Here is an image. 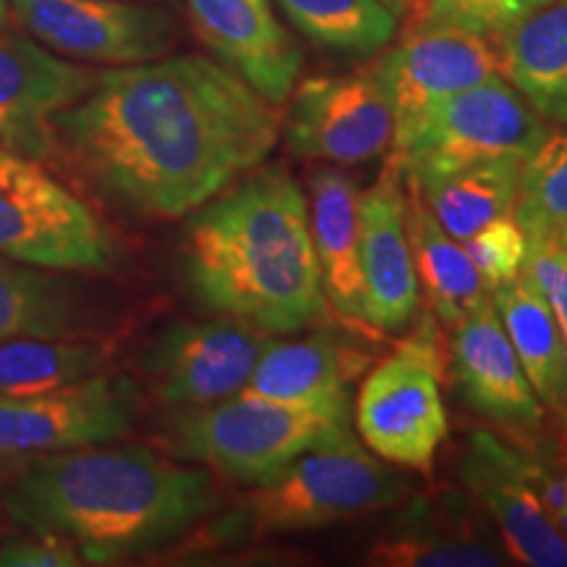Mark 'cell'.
<instances>
[{
	"mask_svg": "<svg viewBox=\"0 0 567 567\" xmlns=\"http://www.w3.org/2000/svg\"><path fill=\"white\" fill-rule=\"evenodd\" d=\"M279 109L231 69L184 53L97 71L55 113V153L116 210L184 218L252 168L281 137Z\"/></svg>",
	"mask_w": 567,
	"mask_h": 567,
	"instance_id": "obj_1",
	"label": "cell"
},
{
	"mask_svg": "<svg viewBox=\"0 0 567 567\" xmlns=\"http://www.w3.org/2000/svg\"><path fill=\"white\" fill-rule=\"evenodd\" d=\"M216 502L210 471L116 442L24 457L3 486L6 515L19 528L66 538L90 565L172 547Z\"/></svg>",
	"mask_w": 567,
	"mask_h": 567,
	"instance_id": "obj_2",
	"label": "cell"
},
{
	"mask_svg": "<svg viewBox=\"0 0 567 567\" xmlns=\"http://www.w3.org/2000/svg\"><path fill=\"white\" fill-rule=\"evenodd\" d=\"M176 264L200 308L264 334H297L329 313L308 195L284 163L252 168L189 213Z\"/></svg>",
	"mask_w": 567,
	"mask_h": 567,
	"instance_id": "obj_3",
	"label": "cell"
},
{
	"mask_svg": "<svg viewBox=\"0 0 567 567\" xmlns=\"http://www.w3.org/2000/svg\"><path fill=\"white\" fill-rule=\"evenodd\" d=\"M410 494L396 465L350 442L318 446L250 486L245 502L224 520V536L276 538L329 528L350 517L379 513Z\"/></svg>",
	"mask_w": 567,
	"mask_h": 567,
	"instance_id": "obj_4",
	"label": "cell"
},
{
	"mask_svg": "<svg viewBox=\"0 0 567 567\" xmlns=\"http://www.w3.org/2000/svg\"><path fill=\"white\" fill-rule=\"evenodd\" d=\"M354 439L350 410L295 405L243 392L189 410L172 429V450L239 484H260L305 452Z\"/></svg>",
	"mask_w": 567,
	"mask_h": 567,
	"instance_id": "obj_5",
	"label": "cell"
},
{
	"mask_svg": "<svg viewBox=\"0 0 567 567\" xmlns=\"http://www.w3.org/2000/svg\"><path fill=\"white\" fill-rule=\"evenodd\" d=\"M0 255L51 271L109 274L118 264V243L40 158L0 142Z\"/></svg>",
	"mask_w": 567,
	"mask_h": 567,
	"instance_id": "obj_6",
	"label": "cell"
},
{
	"mask_svg": "<svg viewBox=\"0 0 567 567\" xmlns=\"http://www.w3.org/2000/svg\"><path fill=\"white\" fill-rule=\"evenodd\" d=\"M442 381V339L425 316L360 384L354 425L375 457L417 473L434 467L450 429Z\"/></svg>",
	"mask_w": 567,
	"mask_h": 567,
	"instance_id": "obj_7",
	"label": "cell"
},
{
	"mask_svg": "<svg viewBox=\"0 0 567 567\" xmlns=\"http://www.w3.org/2000/svg\"><path fill=\"white\" fill-rule=\"evenodd\" d=\"M547 137V122L499 74L439 103L389 161L405 179H421L499 158L526 163Z\"/></svg>",
	"mask_w": 567,
	"mask_h": 567,
	"instance_id": "obj_8",
	"label": "cell"
},
{
	"mask_svg": "<svg viewBox=\"0 0 567 567\" xmlns=\"http://www.w3.org/2000/svg\"><path fill=\"white\" fill-rule=\"evenodd\" d=\"M17 24L69 61L130 66L163 59L179 45L172 6L140 0H9Z\"/></svg>",
	"mask_w": 567,
	"mask_h": 567,
	"instance_id": "obj_9",
	"label": "cell"
},
{
	"mask_svg": "<svg viewBox=\"0 0 567 567\" xmlns=\"http://www.w3.org/2000/svg\"><path fill=\"white\" fill-rule=\"evenodd\" d=\"M137 415V384L111 371L51 392L0 396V457L24 460L118 442Z\"/></svg>",
	"mask_w": 567,
	"mask_h": 567,
	"instance_id": "obj_10",
	"label": "cell"
},
{
	"mask_svg": "<svg viewBox=\"0 0 567 567\" xmlns=\"http://www.w3.org/2000/svg\"><path fill=\"white\" fill-rule=\"evenodd\" d=\"M289 153L331 166H358L392 151L394 113L379 71L310 76L289 97Z\"/></svg>",
	"mask_w": 567,
	"mask_h": 567,
	"instance_id": "obj_11",
	"label": "cell"
},
{
	"mask_svg": "<svg viewBox=\"0 0 567 567\" xmlns=\"http://www.w3.org/2000/svg\"><path fill=\"white\" fill-rule=\"evenodd\" d=\"M460 484L517 565L567 567V538L551 520L534 478L530 455L494 431H473L457 467Z\"/></svg>",
	"mask_w": 567,
	"mask_h": 567,
	"instance_id": "obj_12",
	"label": "cell"
},
{
	"mask_svg": "<svg viewBox=\"0 0 567 567\" xmlns=\"http://www.w3.org/2000/svg\"><path fill=\"white\" fill-rule=\"evenodd\" d=\"M266 342L264 331L224 316L166 326L145 358L153 394L182 413L221 402L247 386Z\"/></svg>",
	"mask_w": 567,
	"mask_h": 567,
	"instance_id": "obj_13",
	"label": "cell"
},
{
	"mask_svg": "<svg viewBox=\"0 0 567 567\" xmlns=\"http://www.w3.org/2000/svg\"><path fill=\"white\" fill-rule=\"evenodd\" d=\"M394 113L392 153L402 151L439 103L499 76L494 42L442 24H417L375 63Z\"/></svg>",
	"mask_w": 567,
	"mask_h": 567,
	"instance_id": "obj_14",
	"label": "cell"
},
{
	"mask_svg": "<svg viewBox=\"0 0 567 567\" xmlns=\"http://www.w3.org/2000/svg\"><path fill=\"white\" fill-rule=\"evenodd\" d=\"M97 71L63 59L30 34L0 30V142L32 158L55 155L53 118L95 84Z\"/></svg>",
	"mask_w": 567,
	"mask_h": 567,
	"instance_id": "obj_15",
	"label": "cell"
},
{
	"mask_svg": "<svg viewBox=\"0 0 567 567\" xmlns=\"http://www.w3.org/2000/svg\"><path fill=\"white\" fill-rule=\"evenodd\" d=\"M360 266L365 323L384 334L405 331L421 305V284L408 234L405 176L394 161L360 193Z\"/></svg>",
	"mask_w": 567,
	"mask_h": 567,
	"instance_id": "obj_16",
	"label": "cell"
},
{
	"mask_svg": "<svg viewBox=\"0 0 567 567\" xmlns=\"http://www.w3.org/2000/svg\"><path fill=\"white\" fill-rule=\"evenodd\" d=\"M197 38L239 80L281 109L300 82L302 51L271 0H184Z\"/></svg>",
	"mask_w": 567,
	"mask_h": 567,
	"instance_id": "obj_17",
	"label": "cell"
},
{
	"mask_svg": "<svg viewBox=\"0 0 567 567\" xmlns=\"http://www.w3.org/2000/svg\"><path fill=\"white\" fill-rule=\"evenodd\" d=\"M452 379L460 400L486 421L515 434H536L544 402L530 386L488 295L452 329Z\"/></svg>",
	"mask_w": 567,
	"mask_h": 567,
	"instance_id": "obj_18",
	"label": "cell"
},
{
	"mask_svg": "<svg viewBox=\"0 0 567 567\" xmlns=\"http://www.w3.org/2000/svg\"><path fill=\"white\" fill-rule=\"evenodd\" d=\"M442 499H415L396 515L368 551L371 565L389 567H499L502 544L473 517V505L455 492Z\"/></svg>",
	"mask_w": 567,
	"mask_h": 567,
	"instance_id": "obj_19",
	"label": "cell"
},
{
	"mask_svg": "<svg viewBox=\"0 0 567 567\" xmlns=\"http://www.w3.org/2000/svg\"><path fill=\"white\" fill-rule=\"evenodd\" d=\"M368 354L334 331L271 342L260 352L247 392L295 405L350 410L352 384L365 371Z\"/></svg>",
	"mask_w": 567,
	"mask_h": 567,
	"instance_id": "obj_20",
	"label": "cell"
},
{
	"mask_svg": "<svg viewBox=\"0 0 567 567\" xmlns=\"http://www.w3.org/2000/svg\"><path fill=\"white\" fill-rule=\"evenodd\" d=\"M308 218L329 308L347 321L365 323V287L360 266V189L337 166L308 174Z\"/></svg>",
	"mask_w": 567,
	"mask_h": 567,
	"instance_id": "obj_21",
	"label": "cell"
},
{
	"mask_svg": "<svg viewBox=\"0 0 567 567\" xmlns=\"http://www.w3.org/2000/svg\"><path fill=\"white\" fill-rule=\"evenodd\" d=\"M95 313L80 274L34 268L0 255V342L90 337Z\"/></svg>",
	"mask_w": 567,
	"mask_h": 567,
	"instance_id": "obj_22",
	"label": "cell"
},
{
	"mask_svg": "<svg viewBox=\"0 0 567 567\" xmlns=\"http://www.w3.org/2000/svg\"><path fill=\"white\" fill-rule=\"evenodd\" d=\"M499 74L544 122L567 126V0H549L494 42Z\"/></svg>",
	"mask_w": 567,
	"mask_h": 567,
	"instance_id": "obj_23",
	"label": "cell"
},
{
	"mask_svg": "<svg viewBox=\"0 0 567 567\" xmlns=\"http://www.w3.org/2000/svg\"><path fill=\"white\" fill-rule=\"evenodd\" d=\"M505 334L547 410L567 408V344L549 302L523 268L515 279L492 289Z\"/></svg>",
	"mask_w": 567,
	"mask_h": 567,
	"instance_id": "obj_24",
	"label": "cell"
},
{
	"mask_svg": "<svg viewBox=\"0 0 567 567\" xmlns=\"http://www.w3.org/2000/svg\"><path fill=\"white\" fill-rule=\"evenodd\" d=\"M408 234L410 247H413L417 284L429 297L439 323L452 331L467 313H473L481 302H486L492 292L486 289L473 260L467 258L465 245L457 243L436 221L434 213L429 210V205L413 187L408 189Z\"/></svg>",
	"mask_w": 567,
	"mask_h": 567,
	"instance_id": "obj_25",
	"label": "cell"
},
{
	"mask_svg": "<svg viewBox=\"0 0 567 567\" xmlns=\"http://www.w3.org/2000/svg\"><path fill=\"white\" fill-rule=\"evenodd\" d=\"M523 161L499 158L476 163V166L460 168L452 174L421 176V179H405L436 221L444 226L457 243H465L486 224L496 218L513 216L520 189Z\"/></svg>",
	"mask_w": 567,
	"mask_h": 567,
	"instance_id": "obj_26",
	"label": "cell"
},
{
	"mask_svg": "<svg viewBox=\"0 0 567 567\" xmlns=\"http://www.w3.org/2000/svg\"><path fill=\"white\" fill-rule=\"evenodd\" d=\"M111 354L90 337H19L0 342V396L61 389L109 371Z\"/></svg>",
	"mask_w": 567,
	"mask_h": 567,
	"instance_id": "obj_27",
	"label": "cell"
},
{
	"mask_svg": "<svg viewBox=\"0 0 567 567\" xmlns=\"http://www.w3.org/2000/svg\"><path fill=\"white\" fill-rule=\"evenodd\" d=\"M295 30L323 51L368 59L384 51L400 27L386 0H276Z\"/></svg>",
	"mask_w": 567,
	"mask_h": 567,
	"instance_id": "obj_28",
	"label": "cell"
},
{
	"mask_svg": "<svg viewBox=\"0 0 567 567\" xmlns=\"http://www.w3.org/2000/svg\"><path fill=\"white\" fill-rule=\"evenodd\" d=\"M513 218L526 237L557 239L567 229V126L523 163Z\"/></svg>",
	"mask_w": 567,
	"mask_h": 567,
	"instance_id": "obj_29",
	"label": "cell"
},
{
	"mask_svg": "<svg viewBox=\"0 0 567 567\" xmlns=\"http://www.w3.org/2000/svg\"><path fill=\"white\" fill-rule=\"evenodd\" d=\"M549 0H423V24L455 27L496 42Z\"/></svg>",
	"mask_w": 567,
	"mask_h": 567,
	"instance_id": "obj_30",
	"label": "cell"
},
{
	"mask_svg": "<svg viewBox=\"0 0 567 567\" xmlns=\"http://www.w3.org/2000/svg\"><path fill=\"white\" fill-rule=\"evenodd\" d=\"M463 245L488 292L499 287V284L515 279L523 271V266H526L528 237L513 216L496 218V221L486 224L484 229L467 237Z\"/></svg>",
	"mask_w": 567,
	"mask_h": 567,
	"instance_id": "obj_31",
	"label": "cell"
},
{
	"mask_svg": "<svg viewBox=\"0 0 567 567\" xmlns=\"http://www.w3.org/2000/svg\"><path fill=\"white\" fill-rule=\"evenodd\" d=\"M523 268H526L530 279L538 284L544 300L549 302L551 313H555L567 344V258L565 252L559 250L557 239L528 237L526 266Z\"/></svg>",
	"mask_w": 567,
	"mask_h": 567,
	"instance_id": "obj_32",
	"label": "cell"
},
{
	"mask_svg": "<svg viewBox=\"0 0 567 567\" xmlns=\"http://www.w3.org/2000/svg\"><path fill=\"white\" fill-rule=\"evenodd\" d=\"M0 544V567H76L84 559L80 549L55 534L27 530Z\"/></svg>",
	"mask_w": 567,
	"mask_h": 567,
	"instance_id": "obj_33",
	"label": "cell"
},
{
	"mask_svg": "<svg viewBox=\"0 0 567 567\" xmlns=\"http://www.w3.org/2000/svg\"><path fill=\"white\" fill-rule=\"evenodd\" d=\"M11 19V9H9V0H0V30H3L6 24H9Z\"/></svg>",
	"mask_w": 567,
	"mask_h": 567,
	"instance_id": "obj_34",
	"label": "cell"
},
{
	"mask_svg": "<svg viewBox=\"0 0 567 567\" xmlns=\"http://www.w3.org/2000/svg\"><path fill=\"white\" fill-rule=\"evenodd\" d=\"M557 245H559V250H563V252H565V258H567V229L557 237Z\"/></svg>",
	"mask_w": 567,
	"mask_h": 567,
	"instance_id": "obj_35",
	"label": "cell"
},
{
	"mask_svg": "<svg viewBox=\"0 0 567 567\" xmlns=\"http://www.w3.org/2000/svg\"><path fill=\"white\" fill-rule=\"evenodd\" d=\"M3 515H6V507H3V486H0V528H3Z\"/></svg>",
	"mask_w": 567,
	"mask_h": 567,
	"instance_id": "obj_36",
	"label": "cell"
},
{
	"mask_svg": "<svg viewBox=\"0 0 567 567\" xmlns=\"http://www.w3.org/2000/svg\"><path fill=\"white\" fill-rule=\"evenodd\" d=\"M140 3H158V6H174L176 0H140Z\"/></svg>",
	"mask_w": 567,
	"mask_h": 567,
	"instance_id": "obj_37",
	"label": "cell"
},
{
	"mask_svg": "<svg viewBox=\"0 0 567 567\" xmlns=\"http://www.w3.org/2000/svg\"><path fill=\"white\" fill-rule=\"evenodd\" d=\"M386 3H389V6H392V9H396V11H400V13H402V9H405V6H402V3H400V0H386Z\"/></svg>",
	"mask_w": 567,
	"mask_h": 567,
	"instance_id": "obj_38",
	"label": "cell"
},
{
	"mask_svg": "<svg viewBox=\"0 0 567 567\" xmlns=\"http://www.w3.org/2000/svg\"><path fill=\"white\" fill-rule=\"evenodd\" d=\"M400 3H402V6H405V3H408V0H400Z\"/></svg>",
	"mask_w": 567,
	"mask_h": 567,
	"instance_id": "obj_39",
	"label": "cell"
}]
</instances>
